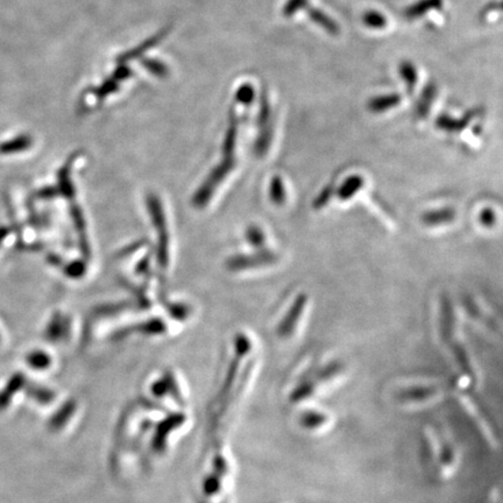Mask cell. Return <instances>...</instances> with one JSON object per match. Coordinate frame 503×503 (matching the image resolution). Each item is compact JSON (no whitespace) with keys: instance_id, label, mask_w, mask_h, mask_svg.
<instances>
[{"instance_id":"1","label":"cell","mask_w":503,"mask_h":503,"mask_svg":"<svg viewBox=\"0 0 503 503\" xmlns=\"http://www.w3.org/2000/svg\"><path fill=\"white\" fill-rule=\"evenodd\" d=\"M235 463L224 440L212 444L201 480V495L206 503H226L233 493Z\"/></svg>"},{"instance_id":"2","label":"cell","mask_w":503,"mask_h":503,"mask_svg":"<svg viewBox=\"0 0 503 503\" xmlns=\"http://www.w3.org/2000/svg\"><path fill=\"white\" fill-rule=\"evenodd\" d=\"M190 427L188 410L163 411L153 425L147 452L154 461L165 459Z\"/></svg>"},{"instance_id":"3","label":"cell","mask_w":503,"mask_h":503,"mask_svg":"<svg viewBox=\"0 0 503 503\" xmlns=\"http://www.w3.org/2000/svg\"><path fill=\"white\" fill-rule=\"evenodd\" d=\"M147 391L148 396L143 400L160 410H187L188 408V389L175 372H163L148 384Z\"/></svg>"},{"instance_id":"4","label":"cell","mask_w":503,"mask_h":503,"mask_svg":"<svg viewBox=\"0 0 503 503\" xmlns=\"http://www.w3.org/2000/svg\"><path fill=\"white\" fill-rule=\"evenodd\" d=\"M427 461L434 463L436 477L442 480L450 479L459 466V454L454 440L445 432L432 431L425 437Z\"/></svg>"},{"instance_id":"5","label":"cell","mask_w":503,"mask_h":503,"mask_svg":"<svg viewBox=\"0 0 503 503\" xmlns=\"http://www.w3.org/2000/svg\"><path fill=\"white\" fill-rule=\"evenodd\" d=\"M295 423L300 430L310 436H319L328 432L335 425V418L326 409L312 403L298 406Z\"/></svg>"},{"instance_id":"6","label":"cell","mask_w":503,"mask_h":503,"mask_svg":"<svg viewBox=\"0 0 503 503\" xmlns=\"http://www.w3.org/2000/svg\"><path fill=\"white\" fill-rule=\"evenodd\" d=\"M443 395L439 384H410L398 388L394 393V400L401 407H423L432 402H437Z\"/></svg>"},{"instance_id":"7","label":"cell","mask_w":503,"mask_h":503,"mask_svg":"<svg viewBox=\"0 0 503 503\" xmlns=\"http://www.w3.org/2000/svg\"><path fill=\"white\" fill-rule=\"evenodd\" d=\"M456 219H457L456 209H454V208H442V209H434L424 212L420 220L423 223L424 226L430 227V229H436V227H442V226L452 224Z\"/></svg>"},{"instance_id":"8","label":"cell","mask_w":503,"mask_h":503,"mask_svg":"<svg viewBox=\"0 0 503 503\" xmlns=\"http://www.w3.org/2000/svg\"><path fill=\"white\" fill-rule=\"evenodd\" d=\"M365 188V177L361 175L348 176L338 189L337 197L341 202H350Z\"/></svg>"},{"instance_id":"9","label":"cell","mask_w":503,"mask_h":503,"mask_svg":"<svg viewBox=\"0 0 503 503\" xmlns=\"http://www.w3.org/2000/svg\"><path fill=\"white\" fill-rule=\"evenodd\" d=\"M472 117H474V113H468L461 119H454L451 117L442 116L438 118L436 125L438 129H443L445 132H457L459 129L468 125Z\"/></svg>"},{"instance_id":"10","label":"cell","mask_w":503,"mask_h":503,"mask_svg":"<svg viewBox=\"0 0 503 503\" xmlns=\"http://www.w3.org/2000/svg\"><path fill=\"white\" fill-rule=\"evenodd\" d=\"M401 102V97L398 95H387V96L377 97L368 103V109L372 112L380 113L386 110L391 109L398 105Z\"/></svg>"},{"instance_id":"11","label":"cell","mask_w":503,"mask_h":503,"mask_svg":"<svg viewBox=\"0 0 503 503\" xmlns=\"http://www.w3.org/2000/svg\"><path fill=\"white\" fill-rule=\"evenodd\" d=\"M442 6V0H423L420 3L415 4L414 6L409 7L406 11V16L409 19L420 17L434 8H439Z\"/></svg>"},{"instance_id":"12","label":"cell","mask_w":503,"mask_h":503,"mask_svg":"<svg viewBox=\"0 0 503 503\" xmlns=\"http://www.w3.org/2000/svg\"><path fill=\"white\" fill-rule=\"evenodd\" d=\"M400 73L409 89H413L418 82V71L411 63L404 62L400 66Z\"/></svg>"},{"instance_id":"13","label":"cell","mask_w":503,"mask_h":503,"mask_svg":"<svg viewBox=\"0 0 503 503\" xmlns=\"http://www.w3.org/2000/svg\"><path fill=\"white\" fill-rule=\"evenodd\" d=\"M312 18L316 23H319L321 26L324 27L325 30H329L330 33L337 34L339 32V27L335 21H332L328 16L321 13L319 11H312Z\"/></svg>"},{"instance_id":"14","label":"cell","mask_w":503,"mask_h":503,"mask_svg":"<svg viewBox=\"0 0 503 503\" xmlns=\"http://www.w3.org/2000/svg\"><path fill=\"white\" fill-rule=\"evenodd\" d=\"M362 20L368 27H372V28H384L387 25L386 18L379 12H375V11H369L367 13H365Z\"/></svg>"},{"instance_id":"15","label":"cell","mask_w":503,"mask_h":503,"mask_svg":"<svg viewBox=\"0 0 503 503\" xmlns=\"http://www.w3.org/2000/svg\"><path fill=\"white\" fill-rule=\"evenodd\" d=\"M497 215L493 209L490 208H486L480 212V215H479V220H480L481 226L486 227V229H493L495 224H497Z\"/></svg>"},{"instance_id":"16","label":"cell","mask_w":503,"mask_h":503,"mask_svg":"<svg viewBox=\"0 0 503 503\" xmlns=\"http://www.w3.org/2000/svg\"><path fill=\"white\" fill-rule=\"evenodd\" d=\"M434 95V86H429L427 91L424 93L423 98L420 100V105H418V114L420 117H424L427 114V107L430 106L431 100H432V97Z\"/></svg>"},{"instance_id":"17","label":"cell","mask_w":503,"mask_h":503,"mask_svg":"<svg viewBox=\"0 0 503 503\" xmlns=\"http://www.w3.org/2000/svg\"><path fill=\"white\" fill-rule=\"evenodd\" d=\"M495 7H497V8H499V10L503 11V1L502 3L499 4V5H495Z\"/></svg>"}]
</instances>
